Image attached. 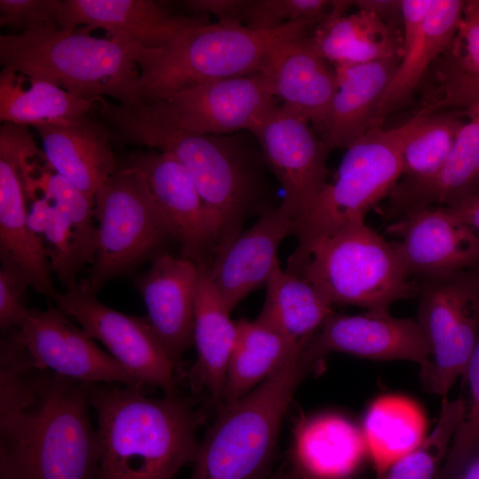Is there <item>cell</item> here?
<instances>
[{
    "mask_svg": "<svg viewBox=\"0 0 479 479\" xmlns=\"http://www.w3.org/2000/svg\"><path fill=\"white\" fill-rule=\"evenodd\" d=\"M94 106L115 131V140L169 153L185 167L212 221L216 255L249 218L274 207L267 196L263 154L238 137L178 129L152 114L145 102L114 105L100 98Z\"/></svg>",
    "mask_w": 479,
    "mask_h": 479,
    "instance_id": "6da1fadb",
    "label": "cell"
},
{
    "mask_svg": "<svg viewBox=\"0 0 479 479\" xmlns=\"http://www.w3.org/2000/svg\"><path fill=\"white\" fill-rule=\"evenodd\" d=\"M84 387L98 420L96 479H172L194 462L202 417L190 398L177 391L151 398L116 383Z\"/></svg>",
    "mask_w": 479,
    "mask_h": 479,
    "instance_id": "7a4b0ae2",
    "label": "cell"
},
{
    "mask_svg": "<svg viewBox=\"0 0 479 479\" xmlns=\"http://www.w3.org/2000/svg\"><path fill=\"white\" fill-rule=\"evenodd\" d=\"M90 407L84 383L47 371L31 404L0 419V479H96Z\"/></svg>",
    "mask_w": 479,
    "mask_h": 479,
    "instance_id": "3957f363",
    "label": "cell"
},
{
    "mask_svg": "<svg viewBox=\"0 0 479 479\" xmlns=\"http://www.w3.org/2000/svg\"><path fill=\"white\" fill-rule=\"evenodd\" d=\"M160 48L57 27L2 35L0 62L3 68L49 82L84 99L109 96L120 104L138 106L144 103L139 64Z\"/></svg>",
    "mask_w": 479,
    "mask_h": 479,
    "instance_id": "277c9868",
    "label": "cell"
},
{
    "mask_svg": "<svg viewBox=\"0 0 479 479\" xmlns=\"http://www.w3.org/2000/svg\"><path fill=\"white\" fill-rule=\"evenodd\" d=\"M303 351L241 398L219 406L200 442L190 479H263L271 474L283 418L312 367Z\"/></svg>",
    "mask_w": 479,
    "mask_h": 479,
    "instance_id": "5b68a950",
    "label": "cell"
},
{
    "mask_svg": "<svg viewBox=\"0 0 479 479\" xmlns=\"http://www.w3.org/2000/svg\"><path fill=\"white\" fill-rule=\"evenodd\" d=\"M312 27L291 22L254 30L237 21H218L186 30L139 64L144 102L204 82L259 74L279 43L310 34Z\"/></svg>",
    "mask_w": 479,
    "mask_h": 479,
    "instance_id": "8992f818",
    "label": "cell"
},
{
    "mask_svg": "<svg viewBox=\"0 0 479 479\" xmlns=\"http://www.w3.org/2000/svg\"><path fill=\"white\" fill-rule=\"evenodd\" d=\"M389 130L380 126L346 148L335 178L327 182L310 209L294 224L297 246L286 271L299 274L310 247L337 231L365 222L367 212L389 194L401 177V145L425 114Z\"/></svg>",
    "mask_w": 479,
    "mask_h": 479,
    "instance_id": "52a82bcc",
    "label": "cell"
},
{
    "mask_svg": "<svg viewBox=\"0 0 479 479\" xmlns=\"http://www.w3.org/2000/svg\"><path fill=\"white\" fill-rule=\"evenodd\" d=\"M331 304L389 309L416 294L392 243L365 222L315 242L299 273Z\"/></svg>",
    "mask_w": 479,
    "mask_h": 479,
    "instance_id": "ba28073f",
    "label": "cell"
},
{
    "mask_svg": "<svg viewBox=\"0 0 479 479\" xmlns=\"http://www.w3.org/2000/svg\"><path fill=\"white\" fill-rule=\"evenodd\" d=\"M95 217L97 251L89 274L79 283L91 294L116 277L132 275L176 242L145 176L133 167L118 168L98 190Z\"/></svg>",
    "mask_w": 479,
    "mask_h": 479,
    "instance_id": "9c48e42d",
    "label": "cell"
},
{
    "mask_svg": "<svg viewBox=\"0 0 479 479\" xmlns=\"http://www.w3.org/2000/svg\"><path fill=\"white\" fill-rule=\"evenodd\" d=\"M417 322L431 356L420 368L426 390L444 397L464 375L479 337V267L419 278Z\"/></svg>",
    "mask_w": 479,
    "mask_h": 479,
    "instance_id": "30bf717a",
    "label": "cell"
},
{
    "mask_svg": "<svg viewBox=\"0 0 479 479\" xmlns=\"http://www.w3.org/2000/svg\"><path fill=\"white\" fill-rule=\"evenodd\" d=\"M43 153L27 127L2 122L0 127V260L14 267L29 287L54 300L51 263L42 240L30 229L26 208L25 170Z\"/></svg>",
    "mask_w": 479,
    "mask_h": 479,
    "instance_id": "8fae6325",
    "label": "cell"
},
{
    "mask_svg": "<svg viewBox=\"0 0 479 479\" xmlns=\"http://www.w3.org/2000/svg\"><path fill=\"white\" fill-rule=\"evenodd\" d=\"M53 301L88 335L102 342L139 386L160 387L165 394L177 391V363L169 355L146 318L107 307L95 294L83 291L79 283L59 293Z\"/></svg>",
    "mask_w": 479,
    "mask_h": 479,
    "instance_id": "7c38bea8",
    "label": "cell"
},
{
    "mask_svg": "<svg viewBox=\"0 0 479 479\" xmlns=\"http://www.w3.org/2000/svg\"><path fill=\"white\" fill-rule=\"evenodd\" d=\"M250 131L284 191L279 207L294 224L328 182L331 150L307 119L283 104L273 106Z\"/></svg>",
    "mask_w": 479,
    "mask_h": 479,
    "instance_id": "4fadbf2b",
    "label": "cell"
},
{
    "mask_svg": "<svg viewBox=\"0 0 479 479\" xmlns=\"http://www.w3.org/2000/svg\"><path fill=\"white\" fill-rule=\"evenodd\" d=\"M268 78L253 75L216 80L145 102L147 109L178 129L212 135L249 131L276 104Z\"/></svg>",
    "mask_w": 479,
    "mask_h": 479,
    "instance_id": "5bb4252c",
    "label": "cell"
},
{
    "mask_svg": "<svg viewBox=\"0 0 479 479\" xmlns=\"http://www.w3.org/2000/svg\"><path fill=\"white\" fill-rule=\"evenodd\" d=\"M124 165L145 176L180 247L181 257L199 268L210 269L217 252L216 232L185 167L173 154L153 149L131 152Z\"/></svg>",
    "mask_w": 479,
    "mask_h": 479,
    "instance_id": "9a60e30c",
    "label": "cell"
},
{
    "mask_svg": "<svg viewBox=\"0 0 479 479\" xmlns=\"http://www.w3.org/2000/svg\"><path fill=\"white\" fill-rule=\"evenodd\" d=\"M331 352L378 360H408L425 367L428 341L416 319L396 318L389 309L357 315L334 312L308 341L303 356L312 366Z\"/></svg>",
    "mask_w": 479,
    "mask_h": 479,
    "instance_id": "2e32d148",
    "label": "cell"
},
{
    "mask_svg": "<svg viewBox=\"0 0 479 479\" xmlns=\"http://www.w3.org/2000/svg\"><path fill=\"white\" fill-rule=\"evenodd\" d=\"M59 309H31L17 335L36 367L82 383L140 387L124 368L101 349Z\"/></svg>",
    "mask_w": 479,
    "mask_h": 479,
    "instance_id": "e0dca14e",
    "label": "cell"
},
{
    "mask_svg": "<svg viewBox=\"0 0 479 479\" xmlns=\"http://www.w3.org/2000/svg\"><path fill=\"white\" fill-rule=\"evenodd\" d=\"M405 272L439 277L479 267V233L443 207H425L397 217L388 227Z\"/></svg>",
    "mask_w": 479,
    "mask_h": 479,
    "instance_id": "ac0fdd59",
    "label": "cell"
},
{
    "mask_svg": "<svg viewBox=\"0 0 479 479\" xmlns=\"http://www.w3.org/2000/svg\"><path fill=\"white\" fill-rule=\"evenodd\" d=\"M465 1L402 0L403 47L396 74L380 102L375 125L405 103L451 44Z\"/></svg>",
    "mask_w": 479,
    "mask_h": 479,
    "instance_id": "d6986e66",
    "label": "cell"
},
{
    "mask_svg": "<svg viewBox=\"0 0 479 479\" xmlns=\"http://www.w3.org/2000/svg\"><path fill=\"white\" fill-rule=\"evenodd\" d=\"M59 28H101L108 36L146 48L166 45L183 32L209 24L208 15L173 14L166 2L154 0H61Z\"/></svg>",
    "mask_w": 479,
    "mask_h": 479,
    "instance_id": "ffe728a7",
    "label": "cell"
},
{
    "mask_svg": "<svg viewBox=\"0 0 479 479\" xmlns=\"http://www.w3.org/2000/svg\"><path fill=\"white\" fill-rule=\"evenodd\" d=\"M198 267L166 252L152 260L135 285L147 310V320L169 355L178 364L193 345Z\"/></svg>",
    "mask_w": 479,
    "mask_h": 479,
    "instance_id": "44dd1931",
    "label": "cell"
},
{
    "mask_svg": "<svg viewBox=\"0 0 479 479\" xmlns=\"http://www.w3.org/2000/svg\"><path fill=\"white\" fill-rule=\"evenodd\" d=\"M293 229L294 221L279 205L274 206L216 255L208 272L231 311L251 292L266 285L279 263L278 249Z\"/></svg>",
    "mask_w": 479,
    "mask_h": 479,
    "instance_id": "7402d4cb",
    "label": "cell"
},
{
    "mask_svg": "<svg viewBox=\"0 0 479 479\" xmlns=\"http://www.w3.org/2000/svg\"><path fill=\"white\" fill-rule=\"evenodd\" d=\"M261 74L283 105L321 128L337 87L335 68L315 49L310 33L277 44L265 59Z\"/></svg>",
    "mask_w": 479,
    "mask_h": 479,
    "instance_id": "603a6c76",
    "label": "cell"
},
{
    "mask_svg": "<svg viewBox=\"0 0 479 479\" xmlns=\"http://www.w3.org/2000/svg\"><path fill=\"white\" fill-rule=\"evenodd\" d=\"M35 129L50 168L91 199L118 169L114 134L89 114Z\"/></svg>",
    "mask_w": 479,
    "mask_h": 479,
    "instance_id": "cb8c5ba5",
    "label": "cell"
},
{
    "mask_svg": "<svg viewBox=\"0 0 479 479\" xmlns=\"http://www.w3.org/2000/svg\"><path fill=\"white\" fill-rule=\"evenodd\" d=\"M401 58L334 67L337 87L318 131L330 150L347 148L371 128Z\"/></svg>",
    "mask_w": 479,
    "mask_h": 479,
    "instance_id": "d4e9b609",
    "label": "cell"
},
{
    "mask_svg": "<svg viewBox=\"0 0 479 479\" xmlns=\"http://www.w3.org/2000/svg\"><path fill=\"white\" fill-rule=\"evenodd\" d=\"M467 120L441 170L416 185L397 183L385 212L396 218L425 207H447L479 188V102L466 109Z\"/></svg>",
    "mask_w": 479,
    "mask_h": 479,
    "instance_id": "484cf974",
    "label": "cell"
},
{
    "mask_svg": "<svg viewBox=\"0 0 479 479\" xmlns=\"http://www.w3.org/2000/svg\"><path fill=\"white\" fill-rule=\"evenodd\" d=\"M209 269L198 267L194 305L193 345L197 361L192 371L194 388H205L222 404L226 371L237 334V323L216 289Z\"/></svg>",
    "mask_w": 479,
    "mask_h": 479,
    "instance_id": "4316f807",
    "label": "cell"
},
{
    "mask_svg": "<svg viewBox=\"0 0 479 479\" xmlns=\"http://www.w3.org/2000/svg\"><path fill=\"white\" fill-rule=\"evenodd\" d=\"M310 40L332 66L360 64L400 57L403 31L371 12L357 9L334 15L316 26Z\"/></svg>",
    "mask_w": 479,
    "mask_h": 479,
    "instance_id": "83f0119b",
    "label": "cell"
},
{
    "mask_svg": "<svg viewBox=\"0 0 479 479\" xmlns=\"http://www.w3.org/2000/svg\"><path fill=\"white\" fill-rule=\"evenodd\" d=\"M432 68L436 87L425 109H467L479 102V0L465 1L456 34Z\"/></svg>",
    "mask_w": 479,
    "mask_h": 479,
    "instance_id": "f1b7e54d",
    "label": "cell"
},
{
    "mask_svg": "<svg viewBox=\"0 0 479 479\" xmlns=\"http://www.w3.org/2000/svg\"><path fill=\"white\" fill-rule=\"evenodd\" d=\"M366 452L362 430L343 417L323 414L298 428L294 464L321 479H341L354 471Z\"/></svg>",
    "mask_w": 479,
    "mask_h": 479,
    "instance_id": "f546056e",
    "label": "cell"
},
{
    "mask_svg": "<svg viewBox=\"0 0 479 479\" xmlns=\"http://www.w3.org/2000/svg\"><path fill=\"white\" fill-rule=\"evenodd\" d=\"M255 318L288 340L307 342L334 313L324 296L305 279L275 266Z\"/></svg>",
    "mask_w": 479,
    "mask_h": 479,
    "instance_id": "4dcf8cb0",
    "label": "cell"
},
{
    "mask_svg": "<svg viewBox=\"0 0 479 479\" xmlns=\"http://www.w3.org/2000/svg\"><path fill=\"white\" fill-rule=\"evenodd\" d=\"M236 323L238 334L227 366L222 404L249 393L308 342H294L256 319Z\"/></svg>",
    "mask_w": 479,
    "mask_h": 479,
    "instance_id": "1f68e13d",
    "label": "cell"
},
{
    "mask_svg": "<svg viewBox=\"0 0 479 479\" xmlns=\"http://www.w3.org/2000/svg\"><path fill=\"white\" fill-rule=\"evenodd\" d=\"M93 100L71 94L49 82L2 68L0 120L34 128L88 115Z\"/></svg>",
    "mask_w": 479,
    "mask_h": 479,
    "instance_id": "d6a6232c",
    "label": "cell"
},
{
    "mask_svg": "<svg viewBox=\"0 0 479 479\" xmlns=\"http://www.w3.org/2000/svg\"><path fill=\"white\" fill-rule=\"evenodd\" d=\"M378 474L426 437L420 407L401 396H383L368 408L361 429Z\"/></svg>",
    "mask_w": 479,
    "mask_h": 479,
    "instance_id": "836d02e7",
    "label": "cell"
},
{
    "mask_svg": "<svg viewBox=\"0 0 479 479\" xmlns=\"http://www.w3.org/2000/svg\"><path fill=\"white\" fill-rule=\"evenodd\" d=\"M464 115L465 112L435 114L426 110L401 145V177L404 178L399 184H420L441 170L465 122L461 118Z\"/></svg>",
    "mask_w": 479,
    "mask_h": 479,
    "instance_id": "e575fe53",
    "label": "cell"
},
{
    "mask_svg": "<svg viewBox=\"0 0 479 479\" xmlns=\"http://www.w3.org/2000/svg\"><path fill=\"white\" fill-rule=\"evenodd\" d=\"M28 177L27 195L36 191L48 196L67 218L80 266L93 263L98 247V227L93 224L95 199H91L54 172L48 163Z\"/></svg>",
    "mask_w": 479,
    "mask_h": 479,
    "instance_id": "d590c367",
    "label": "cell"
},
{
    "mask_svg": "<svg viewBox=\"0 0 479 479\" xmlns=\"http://www.w3.org/2000/svg\"><path fill=\"white\" fill-rule=\"evenodd\" d=\"M465 412L462 397L449 400L444 397L433 431L417 447L379 473L376 479H436Z\"/></svg>",
    "mask_w": 479,
    "mask_h": 479,
    "instance_id": "8d00e7d4",
    "label": "cell"
},
{
    "mask_svg": "<svg viewBox=\"0 0 479 479\" xmlns=\"http://www.w3.org/2000/svg\"><path fill=\"white\" fill-rule=\"evenodd\" d=\"M47 371L38 369L17 335V328L2 331L0 340V419L31 404Z\"/></svg>",
    "mask_w": 479,
    "mask_h": 479,
    "instance_id": "74e56055",
    "label": "cell"
},
{
    "mask_svg": "<svg viewBox=\"0 0 479 479\" xmlns=\"http://www.w3.org/2000/svg\"><path fill=\"white\" fill-rule=\"evenodd\" d=\"M353 1L247 0L242 21L254 30H271L291 22L315 27L328 18L345 14Z\"/></svg>",
    "mask_w": 479,
    "mask_h": 479,
    "instance_id": "f35d334b",
    "label": "cell"
},
{
    "mask_svg": "<svg viewBox=\"0 0 479 479\" xmlns=\"http://www.w3.org/2000/svg\"><path fill=\"white\" fill-rule=\"evenodd\" d=\"M464 375L469 389L468 403L436 479H454L479 456V337Z\"/></svg>",
    "mask_w": 479,
    "mask_h": 479,
    "instance_id": "ab89813d",
    "label": "cell"
},
{
    "mask_svg": "<svg viewBox=\"0 0 479 479\" xmlns=\"http://www.w3.org/2000/svg\"><path fill=\"white\" fill-rule=\"evenodd\" d=\"M43 236L48 245L45 249L51 271L56 273L66 289L77 285L76 276L82 267L77 260L71 225L64 213L53 203Z\"/></svg>",
    "mask_w": 479,
    "mask_h": 479,
    "instance_id": "60d3db41",
    "label": "cell"
},
{
    "mask_svg": "<svg viewBox=\"0 0 479 479\" xmlns=\"http://www.w3.org/2000/svg\"><path fill=\"white\" fill-rule=\"evenodd\" d=\"M61 0H1L0 25L21 33L59 27Z\"/></svg>",
    "mask_w": 479,
    "mask_h": 479,
    "instance_id": "b9f144b4",
    "label": "cell"
},
{
    "mask_svg": "<svg viewBox=\"0 0 479 479\" xmlns=\"http://www.w3.org/2000/svg\"><path fill=\"white\" fill-rule=\"evenodd\" d=\"M29 284L14 267L0 268V328L7 331L20 328L27 319L31 309L27 306L26 292Z\"/></svg>",
    "mask_w": 479,
    "mask_h": 479,
    "instance_id": "7bdbcfd3",
    "label": "cell"
},
{
    "mask_svg": "<svg viewBox=\"0 0 479 479\" xmlns=\"http://www.w3.org/2000/svg\"><path fill=\"white\" fill-rule=\"evenodd\" d=\"M247 0H186L183 2L185 9L193 15H216L219 21L240 22Z\"/></svg>",
    "mask_w": 479,
    "mask_h": 479,
    "instance_id": "ee69618b",
    "label": "cell"
},
{
    "mask_svg": "<svg viewBox=\"0 0 479 479\" xmlns=\"http://www.w3.org/2000/svg\"><path fill=\"white\" fill-rule=\"evenodd\" d=\"M359 10L373 13L388 25L403 31L402 0H357Z\"/></svg>",
    "mask_w": 479,
    "mask_h": 479,
    "instance_id": "f6af8a7d",
    "label": "cell"
},
{
    "mask_svg": "<svg viewBox=\"0 0 479 479\" xmlns=\"http://www.w3.org/2000/svg\"><path fill=\"white\" fill-rule=\"evenodd\" d=\"M443 208L479 233V188L459 201Z\"/></svg>",
    "mask_w": 479,
    "mask_h": 479,
    "instance_id": "bcb514c9",
    "label": "cell"
},
{
    "mask_svg": "<svg viewBox=\"0 0 479 479\" xmlns=\"http://www.w3.org/2000/svg\"><path fill=\"white\" fill-rule=\"evenodd\" d=\"M52 210V202L45 194L33 197L30 211L27 212V223L36 235H43L49 224Z\"/></svg>",
    "mask_w": 479,
    "mask_h": 479,
    "instance_id": "7dc6e473",
    "label": "cell"
},
{
    "mask_svg": "<svg viewBox=\"0 0 479 479\" xmlns=\"http://www.w3.org/2000/svg\"><path fill=\"white\" fill-rule=\"evenodd\" d=\"M454 479H479V456L470 462Z\"/></svg>",
    "mask_w": 479,
    "mask_h": 479,
    "instance_id": "c3c4849f",
    "label": "cell"
},
{
    "mask_svg": "<svg viewBox=\"0 0 479 479\" xmlns=\"http://www.w3.org/2000/svg\"><path fill=\"white\" fill-rule=\"evenodd\" d=\"M282 479H321L299 466L294 464L289 471H285Z\"/></svg>",
    "mask_w": 479,
    "mask_h": 479,
    "instance_id": "681fc988",
    "label": "cell"
},
{
    "mask_svg": "<svg viewBox=\"0 0 479 479\" xmlns=\"http://www.w3.org/2000/svg\"><path fill=\"white\" fill-rule=\"evenodd\" d=\"M284 472H285L284 468H279L278 471H276L275 473L270 474L263 479H282L284 475Z\"/></svg>",
    "mask_w": 479,
    "mask_h": 479,
    "instance_id": "f907efd6",
    "label": "cell"
}]
</instances>
